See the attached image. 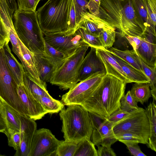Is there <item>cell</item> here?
<instances>
[{
  "instance_id": "obj_1",
  "label": "cell",
  "mask_w": 156,
  "mask_h": 156,
  "mask_svg": "<svg viewBox=\"0 0 156 156\" xmlns=\"http://www.w3.org/2000/svg\"><path fill=\"white\" fill-rule=\"evenodd\" d=\"M126 84L106 74L97 88L81 105L88 112L107 118L120 108V100L124 95Z\"/></svg>"
},
{
  "instance_id": "obj_2",
  "label": "cell",
  "mask_w": 156,
  "mask_h": 156,
  "mask_svg": "<svg viewBox=\"0 0 156 156\" xmlns=\"http://www.w3.org/2000/svg\"><path fill=\"white\" fill-rule=\"evenodd\" d=\"M59 116L65 140L78 144L84 139H90L93 128L88 112L81 105H69L60 111Z\"/></svg>"
},
{
  "instance_id": "obj_3",
  "label": "cell",
  "mask_w": 156,
  "mask_h": 156,
  "mask_svg": "<svg viewBox=\"0 0 156 156\" xmlns=\"http://www.w3.org/2000/svg\"><path fill=\"white\" fill-rule=\"evenodd\" d=\"M13 18L15 30L22 43L33 53L43 51L45 41L36 11L17 9L14 12Z\"/></svg>"
},
{
  "instance_id": "obj_4",
  "label": "cell",
  "mask_w": 156,
  "mask_h": 156,
  "mask_svg": "<svg viewBox=\"0 0 156 156\" xmlns=\"http://www.w3.org/2000/svg\"><path fill=\"white\" fill-rule=\"evenodd\" d=\"M72 0H48L36 11L43 33L67 30Z\"/></svg>"
},
{
  "instance_id": "obj_5",
  "label": "cell",
  "mask_w": 156,
  "mask_h": 156,
  "mask_svg": "<svg viewBox=\"0 0 156 156\" xmlns=\"http://www.w3.org/2000/svg\"><path fill=\"white\" fill-rule=\"evenodd\" d=\"M89 47L85 43L66 58L54 72L49 82L63 90L69 89L75 86L79 82L81 64Z\"/></svg>"
},
{
  "instance_id": "obj_6",
  "label": "cell",
  "mask_w": 156,
  "mask_h": 156,
  "mask_svg": "<svg viewBox=\"0 0 156 156\" xmlns=\"http://www.w3.org/2000/svg\"><path fill=\"white\" fill-rule=\"evenodd\" d=\"M18 86L8 67L4 48H0V100L20 113L28 116L18 95Z\"/></svg>"
},
{
  "instance_id": "obj_7",
  "label": "cell",
  "mask_w": 156,
  "mask_h": 156,
  "mask_svg": "<svg viewBox=\"0 0 156 156\" xmlns=\"http://www.w3.org/2000/svg\"><path fill=\"white\" fill-rule=\"evenodd\" d=\"M115 135L123 132L133 133L148 143L150 130L149 121L145 109L138 107L130 112L129 115L114 126Z\"/></svg>"
},
{
  "instance_id": "obj_8",
  "label": "cell",
  "mask_w": 156,
  "mask_h": 156,
  "mask_svg": "<svg viewBox=\"0 0 156 156\" xmlns=\"http://www.w3.org/2000/svg\"><path fill=\"white\" fill-rule=\"evenodd\" d=\"M106 73L103 72H97L80 81L62 96L61 101L67 106L81 105L97 88Z\"/></svg>"
},
{
  "instance_id": "obj_9",
  "label": "cell",
  "mask_w": 156,
  "mask_h": 156,
  "mask_svg": "<svg viewBox=\"0 0 156 156\" xmlns=\"http://www.w3.org/2000/svg\"><path fill=\"white\" fill-rule=\"evenodd\" d=\"M76 30L52 33H43L45 41L67 58L79 47L86 43Z\"/></svg>"
},
{
  "instance_id": "obj_10",
  "label": "cell",
  "mask_w": 156,
  "mask_h": 156,
  "mask_svg": "<svg viewBox=\"0 0 156 156\" xmlns=\"http://www.w3.org/2000/svg\"><path fill=\"white\" fill-rule=\"evenodd\" d=\"M61 141L49 129L36 130L32 138L29 156H56V150Z\"/></svg>"
},
{
  "instance_id": "obj_11",
  "label": "cell",
  "mask_w": 156,
  "mask_h": 156,
  "mask_svg": "<svg viewBox=\"0 0 156 156\" xmlns=\"http://www.w3.org/2000/svg\"><path fill=\"white\" fill-rule=\"evenodd\" d=\"M119 0H101L98 17L122 32L123 4Z\"/></svg>"
},
{
  "instance_id": "obj_12",
  "label": "cell",
  "mask_w": 156,
  "mask_h": 156,
  "mask_svg": "<svg viewBox=\"0 0 156 156\" xmlns=\"http://www.w3.org/2000/svg\"><path fill=\"white\" fill-rule=\"evenodd\" d=\"M123 4L122 36L140 37L145 31V27L138 19L130 0L125 1Z\"/></svg>"
},
{
  "instance_id": "obj_13",
  "label": "cell",
  "mask_w": 156,
  "mask_h": 156,
  "mask_svg": "<svg viewBox=\"0 0 156 156\" xmlns=\"http://www.w3.org/2000/svg\"><path fill=\"white\" fill-rule=\"evenodd\" d=\"M18 93L28 114V117L36 120L41 119L47 112L40 102L31 93L25 79V74L23 83L18 85Z\"/></svg>"
},
{
  "instance_id": "obj_14",
  "label": "cell",
  "mask_w": 156,
  "mask_h": 156,
  "mask_svg": "<svg viewBox=\"0 0 156 156\" xmlns=\"http://www.w3.org/2000/svg\"><path fill=\"white\" fill-rule=\"evenodd\" d=\"M140 37L141 44L135 52L147 65L151 67L156 66V36L144 31Z\"/></svg>"
},
{
  "instance_id": "obj_15",
  "label": "cell",
  "mask_w": 156,
  "mask_h": 156,
  "mask_svg": "<svg viewBox=\"0 0 156 156\" xmlns=\"http://www.w3.org/2000/svg\"><path fill=\"white\" fill-rule=\"evenodd\" d=\"M90 48V51L83 60L79 74V82L97 72L106 73L103 62L97 54L96 48L92 47Z\"/></svg>"
},
{
  "instance_id": "obj_16",
  "label": "cell",
  "mask_w": 156,
  "mask_h": 156,
  "mask_svg": "<svg viewBox=\"0 0 156 156\" xmlns=\"http://www.w3.org/2000/svg\"><path fill=\"white\" fill-rule=\"evenodd\" d=\"M120 121L113 122L107 119L98 128L93 129L91 136L92 142L97 146L101 145L111 147L112 144L118 141L115 137L113 128Z\"/></svg>"
},
{
  "instance_id": "obj_17",
  "label": "cell",
  "mask_w": 156,
  "mask_h": 156,
  "mask_svg": "<svg viewBox=\"0 0 156 156\" xmlns=\"http://www.w3.org/2000/svg\"><path fill=\"white\" fill-rule=\"evenodd\" d=\"M80 16L77 27L83 28L95 36H98L104 28L113 26L100 17L88 11L82 12Z\"/></svg>"
},
{
  "instance_id": "obj_18",
  "label": "cell",
  "mask_w": 156,
  "mask_h": 156,
  "mask_svg": "<svg viewBox=\"0 0 156 156\" xmlns=\"http://www.w3.org/2000/svg\"><path fill=\"white\" fill-rule=\"evenodd\" d=\"M97 55L103 62L106 73L119 78L126 83H131L121 66L107 49L96 48Z\"/></svg>"
},
{
  "instance_id": "obj_19",
  "label": "cell",
  "mask_w": 156,
  "mask_h": 156,
  "mask_svg": "<svg viewBox=\"0 0 156 156\" xmlns=\"http://www.w3.org/2000/svg\"><path fill=\"white\" fill-rule=\"evenodd\" d=\"M43 51L34 53L33 55L40 79L44 82H49L57 68L46 56Z\"/></svg>"
},
{
  "instance_id": "obj_20",
  "label": "cell",
  "mask_w": 156,
  "mask_h": 156,
  "mask_svg": "<svg viewBox=\"0 0 156 156\" xmlns=\"http://www.w3.org/2000/svg\"><path fill=\"white\" fill-rule=\"evenodd\" d=\"M4 48L5 61L13 77L18 85L23 84L25 74L23 65L18 61L12 53L9 44Z\"/></svg>"
},
{
  "instance_id": "obj_21",
  "label": "cell",
  "mask_w": 156,
  "mask_h": 156,
  "mask_svg": "<svg viewBox=\"0 0 156 156\" xmlns=\"http://www.w3.org/2000/svg\"><path fill=\"white\" fill-rule=\"evenodd\" d=\"M111 53L131 83H149V79L144 72L136 69L113 54Z\"/></svg>"
},
{
  "instance_id": "obj_22",
  "label": "cell",
  "mask_w": 156,
  "mask_h": 156,
  "mask_svg": "<svg viewBox=\"0 0 156 156\" xmlns=\"http://www.w3.org/2000/svg\"><path fill=\"white\" fill-rule=\"evenodd\" d=\"M154 101L150 103L145 110L149 120L150 130L147 146L156 152V106Z\"/></svg>"
},
{
  "instance_id": "obj_23",
  "label": "cell",
  "mask_w": 156,
  "mask_h": 156,
  "mask_svg": "<svg viewBox=\"0 0 156 156\" xmlns=\"http://www.w3.org/2000/svg\"><path fill=\"white\" fill-rule=\"evenodd\" d=\"M107 50L111 53L119 58L136 69L143 72L141 66L140 58L134 50H122L113 47Z\"/></svg>"
},
{
  "instance_id": "obj_24",
  "label": "cell",
  "mask_w": 156,
  "mask_h": 156,
  "mask_svg": "<svg viewBox=\"0 0 156 156\" xmlns=\"http://www.w3.org/2000/svg\"><path fill=\"white\" fill-rule=\"evenodd\" d=\"M2 103L3 110L6 121V128L16 131L21 132L22 126L20 117V113L7 104Z\"/></svg>"
},
{
  "instance_id": "obj_25",
  "label": "cell",
  "mask_w": 156,
  "mask_h": 156,
  "mask_svg": "<svg viewBox=\"0 0 156 156\" xmlns=\"http://www.w3.org/2000/svg\"><path fill=\"white\" fill-rule=\"evenodd\" d=\"M135 83L130 90V93L137 102L143 104L151 96L149 83Z\"/></svg>"
},
{
  "instance_id": "obj_26",
  "label": "cell",
  "mask_w": 156,
  "mask_h": 156,
  "mask_svg": "<svg viewBox=\"0 0 156 156\" xmlns=\"http://www.w3.org/2000/svg\"><path fill=\"white\" fill-rule=\"evenodd\" d=\"M147 16L145 31L156 36V0H146Z\"/></svg>"
},
{
  "instance_id": "obj_27",
  "label": "cell",
  "mask_w": 156,
  "mask_h": 156,
  "mask_svg": "<svg viewBox=\"0 0 156 156\" xmlns=\"http://www.w3.org/2000/svg\"><path fill=\"white\" fill-rule=\"evenodd\" d=\"M37 100L48 113H57L64 108L62 101L54 99L50 95L39 97Z\"/></svg>"
},
{
  "instance_id": "obj_28",
  "label": "cell",
  "mask_w": 156,
  "mask_h": 156,
  "mask_svg": "<svg viewBox=\"0 0 156 156\" xmlns=\"http://www.w3.org/2000/svg\"><path fill=\"white\" fill-rule=\"evenodd\" d=\"M95 146L90 139H84L77 144L74 156H98Z\"/></svg>"
},
{
  "instance_id": "obj_29",
  "label": "cell",
  "mask_w": 156,
  "mask_h": 156,
  "mask_svg": "<svg viewBox=\"0 0 156 156\" xmlns=\"http://www.w3.org/2000/svg\"><path fill=\"white\" fill-rule=\"evenodd\" d=\"M44 53L49 60L56 67H60L64 62L66 58L61 52L51 47L45 41Z\"/></svg>"
},
{
  "instance_id": "obj_30",
  "label": "cell",
  "mask_w": 156,
  "mask_h": 156,
  "mask_svg": "<svg viewBox=\"0 0 156 156\" xmlns=\"http://www.w3.org/2000/svg\"><path fill=\"white\" fill-rule=\"evenodd\" d=\"M116 32L113 26L104 28L98 37L103 48L108 49L112 47L115 41Z\"/></svg>"
},
{
  "instance_id": "obj_31",
  "label": "cell",
  "mask_w": 156,
  "mask_h": 156,
  "mask_svg": "<svg viewBox=\"0 0 156 156\" xmlns=\"http://www.w3.org/2000/svg\"><path fill=\"white\" fill-rule=\"evenodd\" d=\"M142 70L150 80L149 83L153 101H156V66L151 67L145 64L140 58Z\"/></svg>"
},
{
  "instance_id": "obj_32",
  "label": "cell",
  "mask_w": 156,
  "mask_h": 156,
  "mask_svg": "<svg viewBox=\"0 0 156 156\" xmlns=\"http://www.w3.org/2000/svg\"><path fill=\"white\" fill-rule=\"evenodd\" d=\"M136 16L145 28L146 26L147 10L146 0H130Z\"/></svg>"
},
{
  "instance_id": "obj_33",
  "label": "cell",
  "mask_w": 156,
  "mask_h": 156,
  "mask_svg": "<svg viewBox=\"0 0 156 156\" xmlns=\"http://www.w3.org/2000/svg\"><path fill=\"white\" fill-rule=\"evenodd\" d=\"M76 33L80 36L83 41L89 47H93L96 48H103L98 36L89 33L84 29L80 27H78Z\"/></svg>"
},
{
  "instance_id": "obj_34",
  "label": "cell",
  "mask_w": 156,
  "mask_h": 156,
  "mask_svg": "<svg viewBox=\"0 0 156 156\" xmlns=\"http://www.w3.org/2000/svg\"><path fill=\"white\" fill-rule=\"evenodd\" d=\"M77 144L67 140L61 141L58 146L56 156H74Z\"/></svg>"
},
{
  "instance_id": "obj_35",
  "label": "cell",
  "mask_w": 156,
  "mask_h": 156,
  "mask_svg": "<svg viewBox=\"0 0 156 156\" xmlns=\"http://www.w3.org/2000/svg\"><path fill=\"white\" fill-rule=\"evenodd\" d=\"M8 138V145L16 150L19 146L23 136V132H18L6 128L4 133Z\"/></svg>"
},
{
  "instance_id": "obj_36",
  "label": "cell",
  "mask_w": 156,
  "mask_h": 156,
  "mask_svg": "<svg viewBox=\"0 0 156 156\" xmlns=\"http://www.w3.org/2000/svg\"><path fill=\"white\" fill-rule=\"evenodd\" d=\"M137 103L131 94L129 90L120 100V108L123 110L130 112L137 109L139 107Z\"/></svg>"
},
{
  "instance_id": "obj_37",
  "label": "cell",
  "mask_w": 156,
  "mask_h": 156,
  "mask_svg": "<svg viewBox=\"0 0 156 156\" xmlns=\"http://www.w3.org/2000/svg\"><path fill=\"white\" fill-rule=\"evenodd\" d=\"M25 78L30 90L35 99L37 100L39 97L50 95L47 89H43L30 80L26 74Z\"/></svg>"
},
{
  "instance_id": "obj_38",
  "label": "cell",
  "mask_w": 156,
  "mask_h": 156,
  "mask_svg": "<svg viewBox=\"0 0 156 156\" xmlns=\"http://www.w3.org/2000/svg\"><path fill=\"white\" fill-rule=\"evenodd\" d=\"M115 137L121 142H128L146 144L145 141L138 136L129 132H123L115 135Z\"/></svg>"
},
{
  "instance_id": "obj_39",
  "label": "cell",
  "mask_w": 156,
  "mask_h": 156,
  "mask_svg": "<svg viewBox=\"0 0 156 156\" xmlns=\"http://www.w3.org/2000/svg\"><path fill=\"white\" fill-rule=\"evenodd\" d=\"M41 0H17L18 9L20 11H36Z\"/></svg>"
},
{
  "instance_id": "obj_40",
  "label": "cell",
  "mask_w": 156,
  "mask_h": 156,
  "mask_svg": "<svg viewBox=\"0 0 156 156\" xmlns=\"http://www.w3.org/2000/svg\"><path fill=\"white\" fill-rule=\"evenodd\" d=\"M73 1L77 25L81 18V13L87 11V9L88 1L87 0H73Z\"/></svg>"
},
{
  "instance_id": "obj_41",
  "label": "cell",
  "mask_w": 156,
  "mask_h": 156,
  "mask_svg": "<svg viewBox=\"0 0 156 156\" xmlns=\"http://www.w3.org/2000/svg\"><path fill=\"white\" fill-rule=\"evenodd\" d=\"M9 41L8 33L0 12V48L4 47Z\"/></svg>"
},
{
  "instance_id": "obj_42",
  "label": "cell",
  "mask_w": 156,
  "mask_h": 156,
  "mask_svg": "<svg viewBox=\"0 0 156 156\" xmlns=\"http://www.w3.org/2000/svg\"><path fill=\"white\" fill-rule=\"evenodd\" d=\"M131 154L134 156H147L141 150L138 143L132 142H123Z\"/></svg>"
},
{
  "instance_id": "obj_43",
  "label": "cell",
  "mask_w": 156,
  "mask_h": 156,
  "mask_svg": "<svg viewBox=\"0 0 156 156\" xmlns=\"http://www.w3.org/2000/svg\"><path fill=\"white\" fill-rule=\"evenodd\" d=\"M130 112L123 110L120 108L112 114L107 119L110 121L116 122L121 121L129 115Z\"/></svg>"
},
{
  "instance_id": "obj_44",
  "label": "cell",
  "mask_w": 156,
  "mask_h": 156,
  "mask_svg": "<svg viewBox=\"0 0 156 156\" xmlns=\"http://www.w3.org/2000/svg\"><path fill=\"white\" fill-rule=\"evenodd\" d=\"M88 114L93 129L98 128L107 119L98 115L90 112H88Z\"/></svg>"
},
{
  "instance_id": "obj_45",
  "label": "cell",
  "mask_w": 156,
  "mask_h": 156,
  "mask_svg": "<svg viewBox=\"0 0 156 156\" xmlns=\"http://www.w3.org/2000/svg\"><path fill=\"white\" fill-rule=\"evenodd\" d=\"M78 27L73 0H72L69 16V22L67 30H76Z\"/></svg>"
},
{
  "instance_id": "obj_46",
  "label": "cell",
  "mask_w": 156,
  "mask_h": 156,
  "mask_svg": "<svg viewBox=\"0 0 156 156\" xmlns=\"http://www.w3.org/2000/svg\"><path fill=\"white\" fill-rule=\"evenodd\" d=\"M101 0H89L87 5L89 12L98 16Z\"/></svg>"
},
{
  "instance_id": "obj_47",
  "label": "cell",
  "mask_w": 156,
  "mask_h": 156,
  "mask_svg": "<svg viewBox=\"0 0 156 156\" xmlns=\"http://www.w3.org/2000/svg\"><path fill=\"white\" fill-rule=\"evenodd\" d=\"M97 150L98 156H115L116 154L111 147L98 145Z\"/></svg>"
},
{
  "instance_id": "obj_48",
  "label": "cell",
  "mask_w": 156,
  "mask_h": 156,
  "mask_svg": "<svg viewBox=\"0 0 156 156\" xmlns=\"http://www.w3.org/2000/svg\"><path fill=\"white\" fill-rule=\"evenodd\" d=\"M125 37L129 44L132 46L133 49L135 51L139 47L141 42L140 37L125 35Z\"/></svg>"
},
{
  "instance_id": "obj_49",
  "label": "cell",
  "mask_w": 156,
  "mask_h": 156,
  "mask_svg": "<svg viewBox=\"0 0 156 156\" xmlns=\"http://www.w3.org/2000/svg\"><path fill=\"white\" fill-rule=\"evenodd\" d=\"M6 121L2 110H0V133H4L6 128Z\"/></svg>"
},
{
  "instance_id": "obj_50",
  "label": "cell",
  "mask_w": 156,
  "mask_h": 156,
  "mask_svg": "<svg viewBox=\"0 0 156 156\" xmlns=\"http://www.w3.org/2000/svg\"><path fill=\"white\" fill-rule=\"evenodd\" d=\"M14 12L18 9V5L16 0H5Z\"/></svg>"
},
{
  "instance_id": "obj_51",
  "label": "cell",
  "mask_w": 156,
  "mask_h": 156,
  "mask_svg": "<svg viewBox=\"0 0 156 156\" xmlns=\"http://www.w3.org/2000/svg\"><path fill=\"white\" fill-rule=\"evenodd\" d=\"M3 109V105L2 102L0 100V110H2Z\"/></svg>"
},
{
  "instance_id": "obj_52",
  "label": "cell",
  "mask_w": 156,
  "mask_h": 156,
  "mask_svg": "<svg viewBox=\"0 0 156 156\" xmlns=\"http://www.w3.org/2000/svg\"><path fill=\"white\" fill-rule=\"evenodd\" d=\"M119 0L121 1H125L126 0Z\"/></svg>"
},
{
  "instance_id": "obj_53",
  "label": "cell",
  "mask_w": 156,
  "mask_h": 156,
  "mask_svg": "<svg viewBox=\"0 0 156 156\" xmlns=\"http://www.w3.org/2000/svg\"><path fill=\"white\" fill-rule=\"evenodd\" d=\"M0 156H3V155H1L0 154Z\"/></svg>"
}]
</instances>
